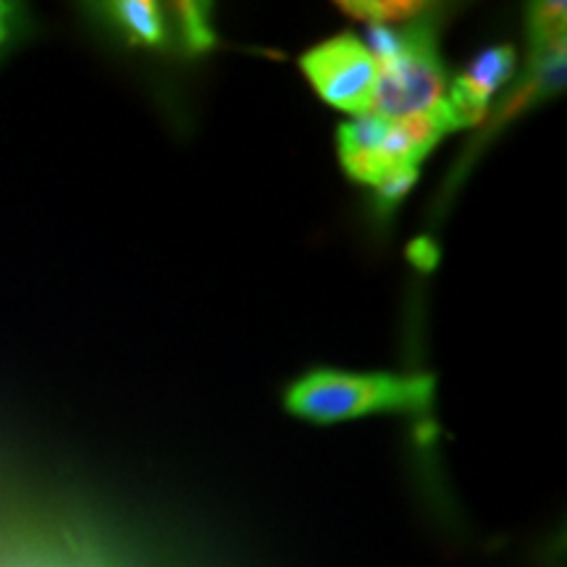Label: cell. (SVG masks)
<instances>
[{
    "mask_svg": "<svg viewBox=\"0 0 567 567\" xmlns=\"http://www.w3.org/2000/svg\"><path fill=\"white\" fill-rule=\"evenodd\" d=\"M431 373L313 368L284 392V405L302 421L331 425L379 413H425L434 405Z\"/></svg>",
    "mask_w": 567,
    "mask_h": 567,
    "instance_id": "1",
    "label": "cell"
},
{
    "mask_svg": "<svg viewBox=\"0 0 567 567\" xmlns=\"http://www.w3.org/2000/svg\"><path fill=\"white\" fill-rule=\"evenodd\" d=\"M375 66H379V80L371 103L375 116L400 122L444 109L450 80L436 48V24L431 11L415 21L413 40L405 51Z\"/></svg>",
    "mask_w": 567,
    "mask_h": 567,
    "instance_id": "2",
    "label": "cell"
},
{
    "mask_svg": "<svg viewBox=\"0 0 567 567\" xmlns=\"http://www.w3.org/2000/svg\"><path fill=\"white\" fill-rule=\"evenodd\" d=\"M300 69L310 87L331 109L365 116L371 113L379 66L352 32L334 34L302 53Z\"/></svg>",
    "mask_w": 567,
    "mask_h": 567,
    "instance_id": "3",
    "label": "cell"
},
{
    "mask_svg": "<svg viewBox=\"0 0 567 567\" xmlns=\"http://www.w3.org/2000/svg\"><path fill=\"white\" fill-rule=\"evenodd\" d=\"M0 567H111L95 542L59 517H19L0 526Z\"/></svg>",
    "mask_w": 567,
    "mask_h": 567,
    "instance_id": "4",
    "label": "cell"
},
{
    "mask_svg": "<svg viewBox=\"0 0 567 567\" xmlns=\"http://www.w3.org/2000/svg\"><path fill=\"white\" fill-rule=\"evenodd\" d=\"M517 53L513 45H492L467 63L463 74L450 80L446 113L457 130H471L484 122L494 92L513 80Z\"/></svg>",
    "mask_w": 567,
    "mask_h": 567,
    "instance_id": "5",
    "label": "cell"
},
{
    "mask_svg": "<svg viewBox=\"0 0 567 567\" xmlns=\"http://www.w3.org/2000/svg\"><path fill=\"white\" fill-rule=\"evenodd\" d=\"M111 30L118 32L130 45L163 48L172 38L166 11L153 0H113L97 6Z\"/></svg>",
    "mask_w": 567,
    "mask_h": 567,
    "instance_id": "6",
    "label": "cell"
},
{
    "mask_svg": "<svg viewBox=\"0 0 567 567\" xmlns=\"http://www.w3.org/2000/svg\"><path fill=\"white\" fill-rule=\"evenodd\" d=\"M337 6L347 17L365 21V24L384 27H394L400 21H415L431 11L429 3H417V0H347V3Z\"/></svg>",
    "mask_w": 567,
    "mask_h": 567,
    "instance_id": "7",
    "label": "cell"
},
{
    "mask_svg": "<svg viewBox=\"0 0 567 567\" xmlns=\"http://www.w3.org/2000/svg\"><path fill=\"white\" fill-rule=\"evenodd\" d=\"M174 17L176 24H179V34L184 48L189 53H205L216 45V32H213L210 21H208V6L205 3H176L174 6Z\"/></svg>",
    "mask_w": 567,
    "mask_h": 567,
    "instance_id": "8",
    "label": "cell"
},
{
    "mask_svg": "<svg viewBox=\"0 0 567 567\" xmlns=\"http://www.w3.org/2000/svg\"><path fill=\"white\" fill-rule=\"evenodd\" d=\"M565 3H536L530 9V42L534 53L547 51V48L565 42Z\"/></svg>",
    "mask_w": 567,
    "mask_h": 567,
    "instance_id": "9",
    "label": "cell"
},
{
    "mask_svg": "<svg viewBox=\"0 0 567 567\" xmlns=\"http://www.w3.org/2000/svg\"><path fill=\"white\" fill-rule=\"evenodd\" d=\"M417 176H421V166H396L389 172L384 179L373 187L375 195V210L379 213H392L410 195V189L415 187Z\"/></svg>",
    "mask_w": 567,
    "mask_h": 567,
    "instance_id": "10",
    "label": "cell"
},
{
    "mask_svg": "<svg viewBox=\"0 0 567 567\" xmlns=\"http://www.w3.org/2000/svg\"><path fill=\"white\" fill-rule=\"evenodd\" d=\"M21 27H24V9L17 3H9V0H0V55L9 51Z\"/></svg>",
    "mask_w": 567,
    "mask_h": 567,
    "instance_id": "11",
    "label": "cell"
},
{
    "mask_svg": "<svg viewBox=\"0 0 567 567\" xmlns=\"http://www.w3.org/2000/svg\"><path fill=\"white\" fill-rule=\"evenodd\" d=\"M408 255L415 266L423 268V271H431V268L436 266V258H439L434 243H429V239H417V243L410 245Z\"/></svg>",
    "mask_w": 567,
    "mask_h": 567,
    "instance_id": "12",
    "label": "cell"
}]
</instances>
